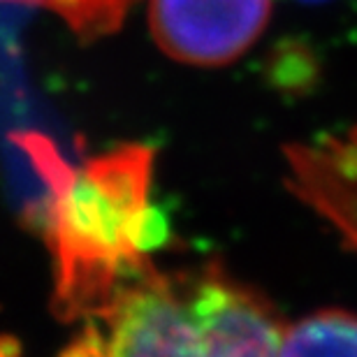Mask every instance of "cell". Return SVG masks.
<instances>
[{"mask_svg": "<svg viewBox=\"0 0 357 357\" xmlns=\"http://www.w3.org/2000/svg\"><path fill=\"white\" fill-rule=\"evenodd\" d=\"M52 185L47 239L54 309L61 318H105L121 288L151 267L162 223L149 204L153 151L126 144L70 167L42 137L24 139Z\"/></svg>", "mask_w": 357, "mask_h": 357, "instance_id": "obj_1", "label": "cell"}, {"mask_svg": "<svg viewBox=\"0 0 357 357\" xmlns=\"http://www.w3.org/2000/svg\"><path fill=\"white\" fill-rule=\"evenodd\" d=\"M271 0H151V35L169 59L227 66L265 31Z\"/></svg>", "mask_w": 357, "mask_h": 357, "instance_id": "obj_2", "label": "cell"}, {"mask_svg": "<svg viewBox=\"0 0 357 357\" xmlns=\"http://www.w3.org/2000/svg\"><path fill=\"white\" fill-rule=\"evenodd\" d=\"M105 318L109 357H204L190 295L153 267L121 288Z\"/></svg>", "mask_w": 357, "mask_h": 357, "instance_id": "obj_3", "label": "cell"}, {"mask_svg": "<svg viewBox=\"0 0 357 357\" xmlns=\"http://www.w3.org/2000/svg\"><path fill=\"white\" fill-rule=\"evenodd\" d=\"M204 357H278L283 323L265 297L209 265L190 292Z\"/></svg>", "mask_w": 357, "mask_h": 357, "instance_id": "obj_4", "label": "cell"}, {"mask_svg": "<svg viewBox=\"0 0 357 357\" xmlns=\"http://www.w3.org/2000/svg\"><path fill=\"white\" fill-rule=\"evenodd\" d=\"M278 357H357V316L325 309L283 327Z\"/></svg>", "mask_w": 357, "mask_h": 357, "instance_id": "obj_5", "label": "cell"}, {"mask_svg": "<svg viewBox=\"0 0 357 357\" xmlns=\"http://www.w3.org/2000/svg\"><path fill=\"white\" fill-rule=\"evenodd\" d=\"M0 3L47 7L59 14L79 40H98L116 31L137 0H0Z\"/></svg>", "mask_w": 357, "mask_h": 357, "instance_id": "obj_6", "label": "cell"}, {"mask_svg": "<svg viewBox=\"0 0 357 357\" xmlns=\"http://www.w3.org/2000/svg\"><path fill=\"white\" fill-rule=\"evenodd\" d=\"M0 357H24L19 341L12 337H0ZM59 357H109L107 355V339L96 327V323H89Z\"/></svg>", "mask_w": 357, "mask_h": 357, "instance_id": "obj_7", "label": "cell"}, {"mask_svg": "<svg viewBox=\"0 0 357 357\" xmlns=\"http://www.w3.org/2000/svg\"><path fill=\"white\" fill-rule=\"evenodd\" d=\"M302 3H323V0H302Z\"/></svg>", "mask_w": 357, "mask_h": 357, "instance_id": "obj_8", "label": "cell"}]
</instances>
